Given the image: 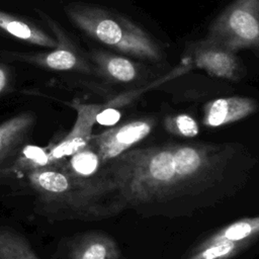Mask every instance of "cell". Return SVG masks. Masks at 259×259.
<instances>
[{"mask_svg":"<svg viewBox=\"0 0 259 259\" xmlns=\"http://www.w3.org/2000/svg\"><path fill=\"white\" fill-rule=\"evenodd\" d=\"M191 56L198 68L212 76L229 80H237L241 76L242 68L236 53L213 40L204 38L194 44Z\"/></svg>","mask_w":259,"mask_h":259,"instance_id":"cell-7","label":"cell"},{"mask_svg":"<svg viewBox=\"0 0 259 259\" xmlns=\"http://www.w3.org/2000/svg\"><path fill=\"white\" fill-rule=\"evenodd\" d=\"M0 29L29 45L54 49L57 41L38 26L25 19L0 10Z\"/></svg>","mask_w":259,"mask_h":259,"instance_id":"cell-11","label":"cell"},{"mask_svg":"<svg viewBox=\"0 0 259 259\" xmlns=\"http://www.w3.org/2000/svg\"><path fill=\"white\" fill-rule=\"evenodd\" d=\"M0 259H39L20 235L0 229Z\"/></svg>","mask_w":259,"mask_h":259,"instance_id":"cell-15","label":"cell"},{"mask_svg":"<svg viewBox=\"0 0 259 259\" xmlns=\"http://www.w3.org/2000/svg\"><path fill=\"white\" fill-rule=\"evenodd\" d=\"M12 76L10 68L3 63H0V96L7 93L11 87Z\"/></svg>","mask_w":259,"mask_h":259,"instance_id":"cell-20","label":"cell"},{"mask_svg":"<svg viewBox=\"0 0 259 259\" xmlns=\"http://www.w3.org/2000/svg\"><path fill=\"white\" fill-rule=\"evenodd\" d=\"M121 255L117 243L100 232L86 234L73 246L71 259H118Z\"/></svg>","mask_w":259,"mask_h":259,"instance_id":"cell-10","label":"cell"},{"mask_svg":"<svg viewBox=\"0 0 259 259\" xmlns=\"http://www.w3.org/2000/svg\"><path fill=\"white\" fill-rule=\"evenodd\" d=\"M153 127L154 121L151 118L130 120L93 135L90 144L96 150L101 163L106 164L144 140Z\"/></svg>","mask_w":259,"mask_h":259,"instance_id":"cell-5","label":"cell"},{"mask_svg":"<svg viewBox=\"0 0 259 259\" xmlns=\"http://www.w3.org/2000/svg\"><path fill=\"white\" fill-rule=\"evenodd\" d=\"M36 11L55 34L57 41L56 48L48 52L38 53L6 52L4 56L7 59L27 63L47 70L91 73V66L78 51L63 27L46 12L41 10Z\"/></svg>","mask_w":259,"mask_h":259,"instance_id":"cell-4","label":"cell"},{"mask_svg":"<svg viewBox=\"0 0 259 259\" xmlns=\"http://www.w3.org/2000/svg\"><path fill=\"white\" fill-rule=\"evenodd\" d=\"M68 18L90 37L127 55L159 61L162 52L157 42L130 19L85 3L66 6Z\"/></svg>","mask_w":259,"mask_h":259,"instance_id":"cell-2","label":"cell"},{"mask_svg":"<svg viewBox=\"0 0 259 259\" xmlns=\"http://www.w3.org/2000/svg\"><path fill=\"white\" fill-rule=\"evenodd\" d=\"M106 164L107 179L130 202L152 201L178 186L173 145L128 150Z\"/></svg>","mask_w":259,"mask_h":259,"instance_id":"cell-1","label":"cell"},{"mask_svg":"<svg viewBox=\"0 0 259 259\" xmlns=\"http://www.w3.org/2000/svg\"><path fill=\"white\" fill-rule=\"evenodd\" d=\"M257 107L256 100L249 97L218 98L204 105L202 123L209 127L225 125L247 117L255 112Z\"/></svg>","mask_w":259,"mask_h":259,"instance_id":"cell-8","label":"cell"},{"mask_svg":"<svg viewBox=\"0 0 259 259\" xmlns=\"http://www.w3.org/2000/svg\"><path fill=\"white\" fill-rule=\"evenodd\" d=\"M35 114L21 112L0 123V162L13 154L24 142L35 123Z\"/></svg>","mask_w":259,"mask_h":259,"instance_id":"cell-9","label":"cell"},{"mask_svg":"<svg viewBox=\"0 0 259 259\" xmlns=\"http://www.w3.org/2000/svg\"><path fill=\"white\" fill-rule=\"evenodd\" d=\"M71 106L76 110L77 117L71 131L58 144L49 150V157L53 166H59L66 158L87 147L93 136L92 130L96 122V115L102 108V104L82 103L72 101Z\"/></svg>","mask_w":259,"mask_h":259,"instance_id":"cell-6","label":"cell"},{"mask_svg":"<svg viewBox=\"0 0 259 259\" xmlns=\"http://www.w3.org/2000/svg\"><path fill=\"white\" fill-rule=\"evenodd\" d=\"M164 126L172 135L184 138H193L199 133V126L196 120L186 113L165 117Z\"/></svg>","mask_w":259,"mask_h":259,"instance_id":"cell-18","label":"cell"},{"mask_svg":"<svg viewBox=\"0 0 259 259\" xmlns=\"http://www.w3.org/2000/svg\"><path fill=\"white\" fill-rule=\"evenodd\" d=\"M49 166H53L49 157V150L34 145H26L21 149L13 165L6 171H22L27 174L30 171Z\"/></svg>","mask_w":259,"mask_h":259,"instance_id":"cell-16","label":"cell"},{"mask_svg":"<svg viewBox=\"0 0 259 259\" xmlns=\"http://www.w3.org/2000/svg\"><path fill=\"white\" fill-rule=\"evenodd\" d=\"M205 38L235 53L259 49V0H234L212 21Z\"/></svg>","mask_w":259,"mask_h":259,"instance_id":"cell-3","label":"cell"},{"mask_svg":"<svg viewBox=\"0 0 259 259\" xmlns=\"http://www.w3.org/2000/svg\"><path fill=\"white\" fill-rule=\"evenodd\" d=\"M256 236H259V215L254 218H245L232 223L219 230L203 242L252 243L253 238Z\"/></svg>","mask_w":259,"mask_h":259,"instance_id":"cell-13","label":"cell"},{"mask_svg":"<svg viewBox=\"0 0 259 259\" xmlns=\"http://www.w3.org/2000/svg\"><path fill=\"white\" fill-rule=\"evenodd\" d=\"M91 60L103 75L112 80L131 82L138 76L137 66L124 57L105 52H93Z\"/></svg>","mask_w":259,"mask_h":259,"instance_id":"cell-12","label":"cell"},{"mask_svg":"<svg viewBox=\"0 0 259 259\" xmlns=\"http://www.w3.org/2000/svg\"><path fill=\"white\" fill-rule=\"evenodd\" d=\"M249 243L234 242H202L197 246L187 259H231L245 249Z\"/></svg>","mask_w":259,"mask_h":259,"instance_id":"cell-17","label":"cell"},{"mask_svg":"<svg viewBox=\"0 0 259 259\" xmlns=\"http://www.w3.org/2000/svg\"><path fill=\"white\" fill-rule=\"evenodd\" d=\"M101 165L96 150L89 143L87 147L69 157L66 171L75 178L86 180L93 176Z\"/></svg>","mask_w":259,"mask_h":259,"instance_id":"cell-14","label":"cell"},{"mask_svg":"<svg viewBox=\"0 0 259 259\" xmlns=\"http://www.w3.org/2000/svg\"><path fill=\"white\" fill-rule=\"evenodd\" d=\"M120 118L118 108L110 106L108 102L102 103V108L96 115V122L101 125H114Z\"/></svg>","mask_w":259,"mask_h":259,"instance_id":"cell-19","label":"cell"}]
</instances>
